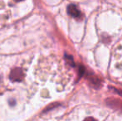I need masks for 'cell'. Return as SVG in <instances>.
Masks as SVG:
<instances>
[{"instance_id":"1","label":"cell","mask_w":122,"mask_h":121,"mask_svg":"<svg viewBox=\"0 0 122 121\" xmlns=\"http://www.w3.org/2000/svg\"><path fill=\"white\" fill-rule=\"evenodd\" d=\"M24 78V74L21 68H14L11 71V73L9 75V79L13 82L16 81H22Z\"/></svg>"},{"instance_id":"2","label":"cell","mask_w":122,"mask_h":121,"mask_svg":"<svg viewBox=\"0 0 122 121\" xmlns=\"http://www.w3.org/2000/svg\"><path fill=\"white\" fill-rule=\"evenodd\" d=\"M67 13L70 15V16H71L72 18H78V17L81 16V12L80 10L77 8V7L76 6V5L74 4H70L68 5L67 7Z\"/></svg>"},{"instance_id":"3","label":"cell","mask_w":122,"mask_h":121,"mask_svg":"<svg viewBox=\"0 0 122 121\" xmlns=\"http://www.w3.org/2000/svg\"><path fill=\"white\" fill-rule=\"evenodd\" d=\"M65 57H66V61H67V62L69 63L71 66H74V61H73V58L71 56H67V55H65Z\"/></svg>"},{"instance_id":"4","label":"cell","mask_w":122,"mask_h":121,"mask_svg":"<svg viewBox=\"0 0 122 121\" xmlns=\"http://www.w3.org/2000/svg\"><path fill=\"white\" fill-rule=\"evenodd\" d=\"M84 72H85V68L83 67L82 66H81L80 67H79V76H82L84 74Z\"/></svg>"},{"instance_id":"5","label":"cell","mask_w":122,"mask_h":121,"mask_svg":"<svg viewBox=\"0 0 122 121\" xmlns=\"http://www.w3.org/2000/svg\"><path fill=\"white\" fill-rule=\"evenodd\" d=\"M84 121H97L96 119H94L93 117H88V118H86Z\"/></svg>"},{"instance_id":"6","label":"cell","mask_w":122,"mask_h":121,"mask_svg":"<svg viewBox=\"0 0 122 121\" xmlns=\"http://www.w3.org/2000/svg\"><path fill=\"white\" fill-rule=\"evenodd\" d=\"M114 91H116L117 94H119L120 95H121L122 96V90L121 91V90H116V89H114Z\"/></svg>"},{"instance_id":"7","label":"cell","mask_w":122,"mask_h":121,"mask_svg":"<svg viewBox=\"0 0 122 121\" xmlns=\"http://www.w3.org/2000/svg\"><path fill=\"white\" fill-rule=\"evenodd\" d=\"M14 1H16V2H20V1H23V0H14Z\"/></svg>"},{"instance_id":"8","label":"cell","mask_w":122,"mask_h":121,"mask_svg":"<svg viewBox=\"0 0 122 121\" xmlns=\"http://www.w3.org/2000/svg\"><path fill=\"white\" fill-rule=\"evenodd\" d=\"M0 81H1V76H0Z\"/></svg>"}]
</instances>
